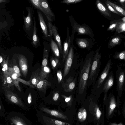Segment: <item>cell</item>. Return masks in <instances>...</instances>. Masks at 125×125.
Returning a JSON list of instances; mask_svg holds the SVG:
<instances>
[{"mask_svg": "<svg viewBox=\"0 0 125 125\" xmlns=\"http://www.w3.org/2000/svg\"><path fill=\"white\" fill-rule=\"evenodd\" d=\"M69 20L72 28V32L71 37V44L73 43L75 33L77 32L78 35H86L89 36L92 39L94 36L91 28L85 24L80 25L78 24L72 16H70Z\"/></svg>", "mask_w": 125, "mask_h": 125, "instance_id": "6da1fadb", "label": "cell"}, {"mask_svg": "<svg viewBox=\"0 0 125 125\" xmlns=\"http://www.w3.org/2000/svg\"><path fill=\"white\" fill-rule=\"evenodd\" d=\"M91 58L87 60L81 70L78 84V90L80 94L83 93L85 88L91 65Z\"/></svg>", "mask_w": 125, "mask_h": 125, "instance_id": "7a4b0ae2", "label": "cell"}, {"mask_svg": "<svg viewBox=\"0 0 125 125\" xmlns=\"http://www.w3.org/2000/svg\"><path fill=\"white\" fill-rule=\"evenodd\" d=\"M6 119L11 125H32L23 114L19 112H10L8 115Z\"/></svg>", "mask_w": 125, "mask_h": 125, "instance_id": "3957f363", "label": "cell"}, {"mask_svg": "<svg viewBox=\"0 0 125 125\" xmlns=\"http://www.w3.org/2000/svg\"><path fill=\"white\" fill-rule=\"evenodd\" d=\"M116 89L118 95L121 96L125 87V70L118 65L116 71Z\"/></svg>", "mask_w": 125, "mask_h": 125, "instance_id": "277c9868", "label": "cell"}, {"mask_svg": "<svg viewBox=\"0 0 125 125\" xmlns=\"http://www.w3.org/2000/svg\"><path fill=\"white\" fill-rule=\"evenodd\" d=\"M37 112L38 120L43 125H71L68 123L52 118L38 110Z\"/></svg>", "mask_w": 125, "mask_h": 125, "instance_id": "5b68a950", "label": "cell"}, {"mask_svg": "<svg viewBox=\"0 0 125 125\" xmlns=\"http://www.w3.org/2000/svg\"><path fill=\"white\" fill-rule=\"evenodd\" d=\"M5 96L11 103L16 104L25 110H28L26 106L22 102L21 99L17 94L13 92L9 88H4Z\"/></svg>", "mask_w": 125, "mask_h": 125, "instance_id": "8992f818", "label": "cell"}, {"mask_svg": "<svg viewBox=\"0 0 125 125\" xmlns=\"http://www.w3.org/2000/svg\"><path fill=\"white\" fill-rule=\"evenodd\" d=\"M73 45V43L71 44L69 51L68 55L65 60L63 74V79L66 76L68 73L72 65L74 57V50Z\"/></svg>", "mask_w": 125, "mask_h": 125, "instance_id": "52a82bcc", "label": "cell"}, {"mask_svg": "<svg viewBox=\"0 0 125 125\" xmlns=\"http://www.w3.org/2000/svg\"><path fill=\"white\" fill-rule=\"evenodd\" d=\"M100 47L96 51L94 56L93 62L91 68V71L89 75V79H91L95 74L99 66L100 65V60L101 56L99 52Z\"/></svg>", "mask_w": 125, "mask_h": 125, "instance_id": "ba28073f", "label": "cell"}, {"mask_svg": "<svg viewBox=\"0 0 125 125\" xmlns=\"http://www.w3.org/2000/svg\"><path fill=\"white\" fill-rule=\"evenodd\" d=\"M112 61L111 59L109 60L99 76L97 81V88H99L101 86L109 73L110 70L112 68Z\"/></svg>", "mask_w": 125, "mask_h": 125, "instance_id": "9c48e42d", "label": "cell"}, {"mask_svg": "<svg viewBox=\"0 0 125 125\" xmlns=\"http://www.w3.org/2000/svg\"><path fill=\"white\" fill-rule=\"evenodd\" d=\"M114 76L112 71L109 73L106 80L104 84L102 89L104 92V100L105 101L107 97L108 92L112 87L114 82Z\"/></svg>", "mask_w": 125, "mask_h": 125, "instance_id": "30bf717a", "label": "cell"}, {"mask_svg": "<svg viewBox=\"0 0 125 125\" xmlns=\"http://www.w3.org/2000/svg\"><path fill=\"white\" fill-rule=\"evenodd\" d=\"M42 12L47 17L48 21L52 22L55 18V15L51 10L47 0H41Z\"/></svg>", "mask_w": 125, "mask_h": 125, "instance_id": "8fae6325", "label": "cell"}, {"mask_svg": "<svg viewBox=\"0 0 125 125\" xmlns=\"http://www.w3.org/2000/svg\"><path fill=\"white\" fill-rule=\"evenodd\" d=\"M40 110L45 114L66 120L68 118L62 113L58 111L50 109L43 106H41L39 108Z\"/></svg>", "mask_w": 125, "mask_h": 125, "instance_id": "7c38bea8", "label": "cell"}, {"mask_svg": "<svg viewBox=\"0 0 125 125\" xmlns=\"http://www.w3.org/2000/svg\"><path fill=\"white\" fill-rule=\"evenodd\" d=\"M76 81L73 77H70L63 81L62 86L64 91L66 92H71L74 88Z\"/></svg>", "mask_w": 125, "mask_h": 125, "instance_id": "4fadbf2b", "label": "cell"}, {"mask_svg": "<svg viewBox=\"0 0 125 125\" xmlns=\"http://www.w3.org/2000/svg\"><path fill=\"white\" fill-rule=\"evenodd\" d=\"M18 62L21 71L23 75L26 77L28 71V66L27 59L24 55H21L18 56Z\"/></svg>", "mask_w": 125, "mask_h": 125, "instance_id": "5bb4252c", "label": "cell"}, {"mask_svg": "<svg viewBox=\"0 0 125 125\" xmlns=\"http://www.w3.org/2000/svg\"><path fill=\"white\" fill-rule=\"evenodd\" d=\"M69 33V28H68L67 29L66 38L63 44V62H64L67 58L69 51V50L71 44V37L70 36Z\"/></svg>", "mask_w": 125, "mask_h": 125, "instance_id": "9a60e30c", "label": "cell"}, {"mask_svg": "<svg viewBox=\"0 0 125 125\" xmlns=\"http://www.w3.org/2000/svg\"><path fill=\"white\" fill-rule=\"evenodd\" d=\"M87 38H76V43L78 47L81 48L87 49L92 47L93 43Z\"/></svg>", "mask_w": 125, "mask_h": 125, "instance_id": "2e32d148", "label": "cell"}, {"mask_svg": "<svg viewBox=\"0 0 125 125\" xmlns=\"http://www.w3.org/2000/svg\"><path fill=\"white\" fill-rule=\"evenodd\" d=\"M27 8L28 14L26 17L24 16V22L26 30L29 31L31 28L32 23L33 9L32 7H27Z\"/></svg>", "mask_w": 125, "mask_h": 125, "instance_id": "e0dca14e", "label": "cell"}, {"mask_svg": "<svg viewBox=\"0 0 125 125\" xmlns=\"http://www.w3.org/2000/svg\"><path fill=\"white\" fill-rule=\"evenodd\" d=\"M108 98L109 105L108 115L110 116L116 107V102L115 97L111 92L109 94Z\"/></svg>", "mask_w": 125, "mask_h": 125, "instance_id": "ac0fdd59", "label": "cell"}, {"mask_svg": "<svg viewBox=\"0 0 125 125\" xmlns=\"http://www.w3.org/2000/svg\"><path fill=\"white\" fill-rule=\"evenodd\" d=\"M95 3L97 8L101 13L105 16H111V15L107 8L100 0H97Z\"/></svg>", "mask_w": 125, "mask_h": 125, "instance_id": "d6986e66", "label": "cell"}, {"mask_svg": "<svg viewBox=\"0 0 125 125\" xmlns=\"http://www.w3.org/2000/svg\"><path fill=\"white\" fill-rule=\"evenodd\" d=\"M52 31L54 39L59 47L60 52L61 54H62L63 49L61 41L56 27L54 25H52Z\"/></svg>", "mask_w": 125, "mask_h": 125, "instance_id": "ffe728a7", "label": "cell"}, {"mask_svg": "<svg viewBox=\"0 0 125 125\" xmlns=\"http://www.w3.org/2000/svg\"><path fill=\"white\" fill-rule=\"evenodd\" d=\"M38 15L40 26L43 32L46 37L48 36L47 28L45 21L42 13L38 11Z\"/></svg>", "mask_w": 125, "mask_h": 125, "instance_id": "44dd1931", "label": "cell"}, {"mask_svg": "<svg viewBox=\"0 0 125 125\" xmlns=\"http://www.w3.org/2000/svg\"><path fill=\"white\" fill-rule=\"evenodd\" d=\"M50 83L44 79L40 80L36 85V87L39 90L43 92L45 91L47 86L50 85Z\"/></svg>", "mask_w": 125, "mask_h": 125, "instance_id": "7402d4cb", "label": "cell"}, {"mask_svg": "<svg viewBox=\"0 0 125 125\" xmlns=\"http://www.w3.org/2000/svg\"><path fill=\"white\" fill-rule=\"evenodd\" d=\"M33 30L32 37V43L34 46H36L39 42L37 34V30L35 17L33 16Z\"/></svg>", "mask_w": 125, "mask_h": 125, "instance_id": "603a6c76", "label": "cell"}, {"mask_svg": "<svg viewBox=\"0 0 125 125\" xmlns=\"http://www.w3.org/2000/svg\"><path fill=\"white\" fill-rule=\"evenodd\" d=\"M51 46L52 50L57 57H59L60 55V51L58 46L57 43L52 39L51 42Z\"/></svg>", "mask_w": 125, "mask_h": 125, "instance_id": "cb8c5ba5", "label": "cell"}, {"mask_svg": "<svg viewBox=\"0 0 125 125\" xmlns=\"http://www.w3.org/2000/svg\"><path fill=\"white\" fill-rule=\"evenodd\" d=\"M105 2L108 3L113 7L117 11L123 16H125V10L123 8L108 0H106Z\"/></svg>", "mask_w": 125, "mask_h": 125, "instance_id": "d4e9b609", "label": "cell"}, {"mask_svg": "<svg viewBox=\"0 0 125 125\" xmlns=\"http://www.w3.org/2000/svg\"><path fill=\"white\" fill-rule=\"evenodd\" d=\"M120 41L121 39L119 37L113 38L110 41L108 44V48L109 49H111L119 45Z\"/></svg>", "mask_w": 125, "mask_h": 125, "instance_id": "484cf974", "label": "cell"}, {"mask_svg": "<svg viewBox=\"0 0 125 125\" xmlns=\"http://www.w3.org/2000/svg\"><path fill=\"white\" fill-rule=\"evenodd\" d=\"M113 58L115 59L124 60L125 62V50L116 53L114 55Z\"/></svg>", "mask_w": 125, "mask_h": 125, "instance_id": "4316f807", "label": "cell"}, {"mask_svg": "<svg viewBox=\"0 0 125 125\" xmlns=\"http://www.w3.org/2000/svg\"><path fill=\"white\" fill-rule=\"evenodd\" d=\"M48 53L47 50L44 47L43 53V60L42 62V65L43 66H45L47 65L48 63Z\"/></svg>", "mask_w": 125, "mask_h": 125, "instance_id": "83f0119b", "label": "cell"}, {"mask_svg": "<svg viewBox=\"0 0 125 125\" xmlns=\"http://www.w3.org/2000/svg\"><path fill=\"white\" fill-rule=\"evenodd\" d=\"M41 0H31L30 1L32 4L36 8L42 12V10L41 7Z\"/></svg>", "mask_w": 125, "mask_h": 125, "instance_id": "f1b7e54d", "label": "cell"}, {"mask_svg": "<svg viewBox=\"0 0 125 125\" xmlns=\"http://www.w3.org/2000/svg\"><path fill=\"white\" fill-rule=\"evenodd\" d=\"M60 63L59 60L56 58H52L51 60V64L52 68L54 69L59 65Z\"/></svg>", "mask_w": 125, "mask_h": 125, "instance_id": "f546056e", "label": "cell"}, {"mask_svg": "<svg viewBox=\"0 0 125 125\" xmlns=\"http://www.w3.org/2000/svg\"><path fill=\"white\" fill-rule=\"evenodd\" d=\"M42 79L40 77L36 76H35L31 80V83L32 85L36 86L39 81Z\"/></svg>", "mask_w": 125, "mask_h": 125, "instance_id": "4dcf8cb0", "label": "cell"}, {"mask_svg": "<svg viewBox=\"0 0 125 125\" xmlns=\"http://www.w3.org/2000/svg\"><path fill=\"white\" fill-rule=\"evenodd\" d=\"M50 71L49 69L47 67L45 66H43V67H42L41 74V77L42 78L43 75V77H44L45 75L47 74Z\"/></svg>", "mask_w": 125, "mask_h": 125, "instance_id": "1f68e13d", "label": "cell"}, {"mask_svg": "<svg viewBox=\"0 0 125 125\" xmlns=\"http://www.w3.org/2000/svg\"><path fill=\"white\" fill-rule=\"evenodd\" d=\"M118 20H115V21L112 23L107 29V31H113L116 29L117 25Z\"/></svg>", "mask_w": 125, "mask_h": 125, "instance_id": "d6a6232c", "label": "cell"}, {"mask_svg": "<svg viewBox=\"0 0 125 125\" xmlns=\"http://www.w3.org/2000/svg\"><path fill=\"white\" fill-rule=\"evenodd\" d=\"M83 1V0H64L61 1V3L66 4H75Z\"/></svg>", "mask_w": 125, "mask_h": 125, "instance_id": "836d02e7", "label": "cell"}, {"mask_svg": "<svg viewBox=\"0 0 125 125\" xmlns=\"http://www.w3.org/2000/svg\"><path fill=\"white\" fill-rule=\"evenodd\" d=\"M95 110L96 117L97 119H99L101 117L102 113L99 107L97 105L95 106Z\"/></svg>", "mask_w": 125, "mask_h": 125, "instance_id": "e575fe53", "label": "cell"}, {"mask_svg": "<svg viewBox=\"0 0 125 125\" xmlns=\"http://www.w3.org/2000/svg\"><path fill=\"white\" fill-rule=\"evenodd\" d=\"M105 3L107 7L113 13L121 16H123L122 15L117 11L112 6L108 3L105 2Z\"/></svg>", "mask_w": 125, "mask_h": 125, "instance_id": "d590c367", "label": "cell"}, {"mask_svg": "<svg viewBox=\"0 0 125 125\" xmlns=\"http://www.w3.org/2000/svg\"><path fill=\"white\" fill-rule=\"evenodd\" d=\"M4 77H5L4 79H5L4 80L5 82H6L7 83L9 84V85H12V81L10 77L8 75L7 73H6L4 75Z\"/></svg>", "mask_w": 125, "mask_h": 125, "instance_id": "8d00e7d4", "label": "cell"}, {"mask_svg": "<svg viewBox=\"0 0 125 125\" xmlns=\"http://www.w3.org/2000/svg\"><path fill=\"white\" fill-rule=\"evenodd\" d=\"M48 26L49 29V34L50 37H51L53 35L52 31V24L51 22L48 21L47 24Z\"/></svg>", "mask_w": 125, "mask_h": 125, "instance_id": "74e56055", "label": "cell"}, {"mask_svg": "<svg viewBox=\"0 0 125 125\" xmlns=\"http://www.w3.org/2000/svg\"><path fill=\"white\" fill-rule=\"evenodd\" d=\"M57 76L58 79V82L59 83L61 82L62 79V73L60 70H58L57 72Z\"/></svg>", "mask_w": 125, "mask_h": 125, "instance_id": "f35d334b", "label": "cell"}, {"mask_svg": "<svg viewBox=\"0 0 125 125\" xmlns=\"http://www.w3.org/2000/svg\"><path fill=\"white\" fill-rule=\"evenodd\" d=\"M62 96L64 98L65 102L67 103H69L72 99V95H71L68 97H67L64 95H62Z\"/></svg>", "mask_w": 125, "mask_h": 125, "instance_id": "ab89813d", "label": "cell"}, {"mask_svg": "<svg viewBox=\"0 0 125 125\" xmlns=\"http://www.w3.org/2000/svg\"><path fill=\"white\" fill-rule=\"evenodd\" d=\"M13 69L15 73L17 74L18 77L20 75V70L19 67L16 66H15L13 67Z\"/></svg>", "mask_w": 125, "mask_h": 125, "instance_id": "60d3db41", "label": "cell"}, {"mask_svg": "<svg viewBox=\"0 0 125 125\" xmlns=\"http://www.w3.org/2000/svg\"><path fill=\"white\" fill-rule=\"evenodd\" d=\"M83 110H82V109L80 110L78 114V118L81 121H83L82 113Z\"/></svg>", "mask_w": 125, "mask_h": 125, "instance_id": "b9f144b4", "label": "cell"}, {"mask_svg": "<svg viewBox=\"0 0 125 125\" xmlns=\"http://www.w3.org/2000/svg\"><path fill=\"white\" fill-rule=\"evenodd\" d=\"M4 110L3 106L0 104V116H4Z\"/></svg>", "mask_w": 125, "mask_h": 125, "instance_id": "7bdbcfd3", "label": "cell"}, {"mask_svg": "<svg viewBox=\"0 0 125 125\" xmlns=\"http://www.w3.org/2000/svg\"><path fill=\"white\" fill-rule=\"evenodd\" d=\"M83 113V120L84 121L85 120L87 117V112L86 109H83L82 111Z\"/></svg>", "mask_w": 125, "mask_h": 125, "instance_id": "ee69618b", "label": "cell"}, {"mask_svg": "<svg viewBox=\"0 0 125 125\" xmlns=\"http://www.w3.org/2000/svg\"><path fill=\"white\" fill-rule=\"evenodd\" d=\"M117 2L120 4L123 8L125 9V0H116Z\"/></svg>", "mask_w": 125, "mask_h": 125, "instance_id": "f6af8a7d", "label": "cell"}, {"mask_svg": "<svg viewBox=\"0 0 125 125\" xmlns=\"http://www.w3.org/2000/svg\"><path fill=\"white\" fill-rule=\"evenodd\" d=\"M27 100L29 106L30 105L31 103L32 102V97L31 93H30L29 94V95L28 97Z\"/></svg>", "mask_w": 125, "mask_h": 125, "instance_id": "bcb514c9", "label": "cell"}, {"mask_svg": "<svg viewBox=\"0 0 125 125\" xmlns=\"http://www.w3.org/2000/svg\"><path fill=\"white\" fill-rule=\"evenodd\" d=\"M59 97V94L57 93H55L53 97V99L54 101H57Z\"/></svg>", "mask_w": 125, "mask_h": 125, "instance_id": "7dc6e473", "label": "cell"}, {"mask_svg": "<svg viewBox=\"0 0 125 125\" xmlns=\"http://www.w3.org/2000/svg\"><path fill=\"white\" fill-rule=\"evenodd\" d=\"M11 77L12 79L14 80L17 79L18 77V75L16 73H13L11 75Z\"/></svg>", "mask_w": 125, "mask_h": 125, "instance_id": "c3c4849f", "label": "cell"}, {"mask_svg": "<svg viewBox=\"0 0 125 125\" xmlns=\"http://www.w3.org/2000/svg\"><path fill=\"white\" fill-rule=\"evenodd\" d=\"M7 63L5 62L3 65V67L7 71L8 69Z\"/></svg>", "mask_w": 125, "mask_h": 125, "instance_id": "681fc988", "label": "cell"}, {"mask_svg": "<svg viewBox=\"0 0 125 125\" xmlns=\"http://www.w3.org/2000/svg\"><path fill=\"white\" fill-rule=\"evenodd\" d=\"M111 125H123L121 123H120L118 124H117L115 123H111Z\"/></svg>", "mask_w": 125, "mask_h": 125, "instance_id": "f907efd6", "label": "cell"}, {"mask_svg": "<svg viewBox=\"0 0 125 125\" xmlns=\"http://www.w3.org/2000/svg\"><path fill=\"white\" fill-rule=\"evenodd\" d=\"M3 58L1 56H0V63H1V62H2L3 61Z\"/></svg>", "mask_w": 125, "mask_h": 125, "instance_id": "816d5d0a", "label": "cell"}, {"mask_svg": "<svg viewBox=\"0 0 125 125\" xmlns=\"http://www.w3.org/2000/svg\"><path fill=\"white\" fill-rule=\"evenodd\" d=\"M6 1V0H0V3H1L3 2H5Z\"/></svg>", "mask_w": 125, "mask_h": 125, "instance_id": "f5cc1de1", "label": "cell"}, {"mask_svg": "<svg viewBox=\"0 0 125 125\" xmlns=\"http://www.w3.org/2000/svg\"><path fill=\"white\" fill-rule=\"evenodd\" d=\"M2 70L4 72H6V70L3 67L2 68Z\"/></svg>", "mask_w": 125, "mask_h": 125, "instance_id": "db71d44e", "label": "cell"}, {"mask_svg": "<svg viewBox=\"0 0 125 125\" xmlns=\"http://www.w3.org/2000/svg\"><path fill=\"white\" fill-rule=\"evenodd\" d=\"M124 112L125 114V104Z\"/></svg>", "mask_w": 125, "mask_h": 125, "instance_id": "11a10c76", "label": "cell"}]
</instances>
